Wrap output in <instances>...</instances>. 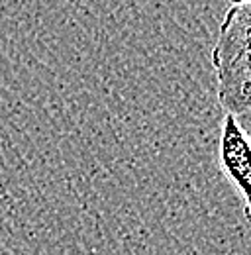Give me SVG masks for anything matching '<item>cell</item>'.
<instances>
[{"label": "cell", "instance_id": "1", "mask_svg": "<svg viewBox=\"0 0 251 255\" xmlns=\"http://www.w3.org/2000/svg\"><path fill=\"white\" fill-rule=\"evenodd\" d=\"M220 106L234 116L251 110V4L228 8L210 53Z\"/></svg>", "mask_w": 251, "mask_h": 255}, {"label": "cell", "instance_id": "2", "mask_svg": "<svg viewBox=\"0 0 251 255\" xmlns=\"http://www.w3.org/2000/svg\"><path fill=\"white\" fill-rule=\"evenodd\" d=\"M220 171L244 200V218L251 226V135L234 114L224 116L218 143Z\"/></svg>", "mask_w": 251, "mask_h": 255}, {"label": "cell", "instance_id": "3", "mask_svg": "<svg viewBox=\"0 0 251 255\" xmlns=\"http://www.w3.org/2000/svg\"><path fill=\"white\" fill-rule=\"evenodd\" d=\"M228 8H238V6H246V4H251V0H228Z\"/></svg>", "mask_w": 251, "mask_h": 255}]
</instances>
